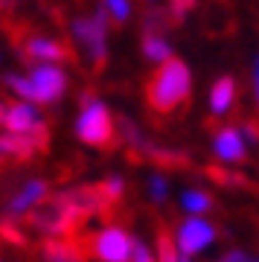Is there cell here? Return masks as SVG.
<instances>
[{
	"instance_id": "8fae6325",
	"label": "cell",
	"mask_w": 259,
	"mask_h": 262,
	"mask_svg": "<svg viewBox=\"0 0 259 262\" xmlns=\"http://www.w3.org/2000/svg\"><path fill=\"white\" fill-rule=\"evenodd\" d=\"M213 149L222 160H245V137H242L236 128H222L215 134L213 140Z\"/></svg>"
},
{
	"instance_id": "603a6c76",
	"label": "cell",
	"mask_w": 259,
	"mask_h": 262,
	"mask_svg": "<svg viewBox=\"0 0 259 262\" xmlns=\"http://www.w3.org/2000/svg\"><path fill=\"white\" fill-rule=\"evenodd\" d=\"M131 262H155L152 259V253H148V248L140 239H134V251H131Z\"/></svg>"
},
{
	"instance_id": "5bb4252c",
	"label": "cell",
	"mask_w": 259,
	"mask_h": 262,
	"mask_svg": "<svg viewBox=\"0 0 259 262\" xmlns=\"http://www.w3.org/2000/svg\"><path fill=\"white\" fill-rule=\"evenodd\" d=\"M155 166L160 169H189L192 163H189V158H186L184 151H172V149H158V146H152L148 143L146 151H143Z\"/></svg>"
},
{
	"instance_id": "44dd1931",
	"label": "cell",
	"mask_w": 259,
	"mask_h": 262,
	"mask_svg": "<svg viewBox=\"0 0 259 262\" xmlns=\"http://www.w3.org/2000/svg\"><path fill=\"white\" fill-rule=\"evenodd\" d=\"M148 192H152L155 201H166V195H169L166 178H163V175H152V178H148Z\"/></svg>"
},
{
	"instance_id": "3957f363",
	"label": "cell",
	"mask_w": 259,
	"mask_h": 262,
	"mask_svg": "<svg viewBox=\"0 0 259 262\" xmlns=\"http://www.w3.org/2000/svg\"><path fill=\"white\" fill-rule=\"evenodd\" d=\"M73 35L84 47L93 67H102L108 61V12H105V6L99 12H93L91 18H76Z\"/></svg>"
},
{
	"instance_id": "7402d4cb",
	"label": "cell",
	"mask_w": 259,
	"mask_h": 262,
	"mask_svg": "<svg viewBox=\"0 0 259 262\" xmlns=\"http://www.w3.org/2000/svg\"><path fill=\"white\" fill-rule=\"evenodd\" d=\"M169 9H172V18L175 20H184L195 9V0H169Z\"/></svg>"
},
{
	"instance_id": "4fadbf2b",
	"label": "cell",
	"mask_w": 259,
	"mask_h": 262,
	"mask_svg": "<svg viewBox=\"0 0 259 262\" xmlns=\"http://www.w3.org/2000/svg\"><path fill=\"white\" fill-rule=\"evenodd\" d=\"M143 56L148 61H158V64H166V61L175 58L172 56V44L163 38V32H146L143 35Z\"/></svg>"
},
{
	"instance_id": "7c38bea8",
	"label": "cell",
	"mask_w": 259,
	"mask_h": 262,
	"mask_svg": "<svg viewBox=\"0 0 259 262\" xmlns=\"http://www.w3.org/2000/svg\"><path fill=\"white\" fill-rule=\"evenodd\" d=\"M236 102V82H233L230 76H222L219 82L213 84V91H210V111L213 114H227Z\"/></svg>"
},
{
	"instance_id": "cb8c5ba5",
	"label": "cell",
	"mask_w": 259,
	"mask_h": 262,
	"mask_svg": "<svg viewBox=\"0 0 259 262\" xmlns=\"http://www.w3.org/2000/svg\"><path fill=\"white\" fill-rule=\"evenodd\" d=\"M242 137H248V143H259V120H248L242 125Z\"/></svg>"
},
{
	"instance_id": "9a60e30c",
	"label": "cell",
	"mask_w": 259,
	"mask_h": 262,
	"mask_svg": "<svg viewBox=\"0 0 259 262\" xmlns=\"http://www.w3.org/2000/svg\"><path fill=\"white\" fill-rule=\"evenodd\" d=\"M204 175L210 181H215L219 187H230V189H250V192H259L253 184H250L245 175H236V172H227V169H222V166H207L204 169Z\"/></svg>"
},
{
	"instance_id": "f1b7e54d",
	"label": "cell",
	"mask_w": 259,
	"mask_h": 262,
	"mask_svg": "<svg viewBox=\"0 0 259 262\" xmlns=\"http://www.w3.org/2000/svg\"><path fill=\"white\" fill-rule=\"evenodd\" d=\"M181 262H189V259H186V256H181Z\"/></svg>"
},
{
	"instance_id": "e0dca14e",
	"label": "cell",
	"mask_w": 259,
	"mask_h": 262,
	"mask_svg": "<svg viewBox=\"0 0 259 262\" xmlns=\"http://www.w3.org/2000/svg\"><path fill=\"white\" fill-rule=\"evenodd\" d=\"M0 239L12 248H29V239L27 233L20 230L18 222H6V219H0Z\"/></svg>"
},
{
	"instance_id": "52a82bcc",
	"label": "cell",
	"mask_w": 259,
	"mask_h": 262,
	"mask_svg": "<svg viewBox=\"0 0 259 262\" xmlns=\"http://www.w3.org/2000/svg\"><path fill=\"white\" fill-rule=\"evenodd\" d=\"M134 239L122 227H105L102 233H93V256L99 262H131Z\"/></svg>"
},
{
	"instance_id": "ba28073f",
	"label": "cell",
	"mask_w": 259,
	"mask_h": 262,
	"mask_svg": "<svg viewBox=\"0 0 259 262\" xmlns=\"http://www.w3.org/2000/svg\"><path fill=\"white\" fill-rule=\"evenodd\" d=\"M215 236H219L215 227L195 215V219H189V222L181 225V230H178V245H181L184 253H201L204 248H210L215 242Z\"/></svg>"
},
{
	"instance_id": "6da1fadb",
	"label": "cell",
	"mask_w": 259,
	"mask_h": 262,
	"mask_svg": "<svg viewBox=\"0 0 259 262\" xmlns=\"http://www.w3.org/2000/svg\"><path fill=\"white\" fill-rule=\"evenodd\" d=\"M189 94H192V73L184 61H166L160 64L155 73L148 76L146 82V102L155 114H169L181 111L186 102H189Z\"/></svg>"
},
{
	"instance_id": "9c48e42d",
	"label": "cell",
	"mask_w": 259,
	"mask_h": 262,
	"mask_svg": "<svg viewBox=\"0 0 259 262\" xmlns=\"http://www.w3.org/2000/svg\"><path fill=\"white\" fill-rule=\"evenodd\" d=\"M44 125L41 114L32 102H12L6 105V114H3V128L9 134H29Z\"/></svg>"
},
{
	"instance_id": "277c9868",
	"label": "cell",
	"mask_w": 259,
	"mask_h": 262,
	"mask_svg": "<svg viewBox=\"0 0 259 262\" xmlns=\"http://www.w3.org/2000/svg\"><path fill=\"white\" fill-rule=\"evenodd\" d=\"M44 262H88L93 256V233H79L67 239H44L38 245Z\"/></svg>"
},
{
	"instance_id": "d4e9b609",
	"label": "cell",
	"mask_w": 259,
	"mask_h": 262,
	"mask_svg": "<svg viewBox=\"0 0 259 262\" xmlns=\"http://www.w3.org/2000/svg\"><path fill=\"white\" fill-rule=\"evenodd\" d=\"M219 262H253V259H250L248 253H242V251H230V253H224Z\"/></svg>"
},
{
	"instance_id": "7a4b0ae2",
	"label": "cell",
	"mask_w": 259,
	"mask_h": 262,
	"mask_svg": "<svg viewBox=\"0 0 259 262\" xmlns=\"http://www.w3.org/2000/svg\"><path fill=\"white\" fill-rule=\"evenodd\" d=\"M76 134L93 149H117V128H114L111 111L105 108V102L93 99V94H82V114L76 120Z\"/></svg>"
},
{
	"instance_id": "4316f807",
	"label": "cell",
	"mask_w": 259,
	"mask_h": 262,
	"mask_svg": "<svg viewBox=\"0 0 259 262\" xmlns=\"http://www.w3.org/2000/svg\"><path fill=\"white\" fill-rule=\"evenodd\" d=\"M3 114H6V105L0 102V125H3Z\"/></svg>"
},
{
	"instance_id": "ffe728a7",
	"label": "cell",
	"mask_w": 259,
	"mask_h": 262,
	"mask_svg": "<svg viewBox=\"0 0 259 262\" xmlns=\"http://www.w3.org/2000/svg\"><path fill=\"white\" fill-rule=\"evenodd\" d=\"M102 6H105V12H108L117 24H125L128 15H131V0H105Z\"/></svg>"
},
{
	"instance_id": "83f0119b",
	"label": "cell",
	"mask_w": 259,
	"mask_h": 262,
	"mask_svg": "<svg viewBox=\"0 0 259 262\" xmlns=\"http://www.w3.org/2000/svg\"><path fill=\"white\" fill-rule=\"evenodd\" d=\"M3 6H9V0H0V9H3Z\"/></svg>"
},
{
	"instance_id": "2e32d148",
	"label": "cell",
	"mask_w": 259,
	"mask_h": 262,
	"mask_svg": "<svg viewBox=\"0 0 259 262\" xmlns=\"http://www.w3.org/2000/svg\"><path fill=\"white\" fill-rule=\"evenodd\" d=\"M155 239H158V262H181L169 225L158 222V225H155Z\"/></svg>"
},
{
	"instance_id": "ac0fdd59",
	"label": "cell",
	"mask_w": 259,
	"mask_h": 262,
	"mask_svg": "<svg viewBox=\"0 0 259 262\" xmlns=\"http://www.w3.org/2000/svg\"><path fill=\"white\" fill-rule=\"evenodd\" d=\"M184 207L186 210H189V213H207V210H213V198L207 195V192H201V189H189V192H186L184 195Z\"/></svg>"
},
{
	"instance_id": "5b68a950",
	"label": "cell",
	"mask_w": 259,
	"mask_h": 262,
	"mask_svg": "<svg viewBox=\"0 0 259 262\" xmlns=\"http://www.w3.org/2000/svg\"><path fill=\"white\" fill-rule=\"evenodd\" d=\"M47 198H50V184H47V181H41V178L27 181V184H24V187L6 201V207H3V219H6V222H18V225H24L27 215L32 213L38 204H44Z\"/></svg>"
},
{
	"instance_id": "8992f818",
	"label": "cell",
	"mask_w": 259,
	"mask_h": 262,
	"mask_svg": "<svg viewBox=\"0 0 259 262\" xmlns=\"http://www.w3.org/2000/svg\"><path fill=\"white\" fill-rule=\"evenodd\" d=\"M29 82L35 88V105L58 102L67 91V73L58 64H35L29 73Z\"/></svg>"
},
{
	"instance_id": "484cf974",
	"label": "cell",
	"mask_w": 259,
	"mask_h": 262,
	"mask_svg": "<svg viewBox=\"0 0 259 262\" xmlns=\"http://www.w3.org/2000/svg\"><path fill=\"white\" fill-rule=\"evenodd\" d=\"M253 91H256V102H259V58L253 64Z\"/></svg>"
},
{
	"instance_id": "30bf717a",
	"label": "cell",
	"mask_w": 259,
	"mask_h": 262,
	"mask_svg": "<svg viewBox=\"0 0 259 262\" xmlns=\"http://www.w3.org/2000/svg\"><path fill=\"white\" fill-rule=\"evenodd\" d=\"M24 53L29 58H35L41 64H56V61H64L70 53H67L64 44H58L53 38H44V35H29L27 44H24Z\"/></svg>"
},
{
	"instance_id": "d6986e66",
	"label": "cell",
	"mask_w": 259,
	"mask_h": 262,
	"mask_svg": "<svg viewBox=\"0 0 259 262\" xmlns=\"http://www.w3.org/2000/svg\"><path fill=\"white\" fill-rule=\"evenodd\" d=\"M6 84H9L12 91L20 96V99H27V102L35 105V88H32V82H29V76H6Z\"/></svg>"
}]
</instances>
